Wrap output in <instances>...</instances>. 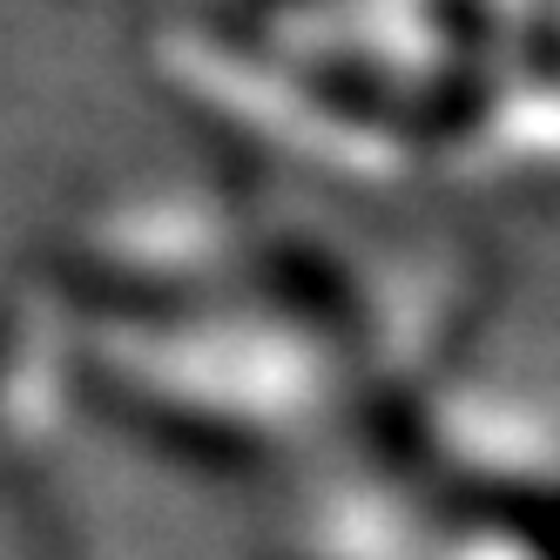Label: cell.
<instances>
[{"label": "cell", "mask_w": 560, "mask_h": 560, "mask_svg": "<svg viewBox=\"0 0 560 560\" xmlns=\"http://www.w3.org/2000/svg\"><path fill=\"white\" fill-rule=\"evenodd\" d=\"M155 61L170 68V82L217 108L230 129H244L250 142L277 149L284 163H311V170H345V176H378L406 163L378 122H358V115L331 108L325 95H311L304 68L291 61H264L244 55L230 42H210V34H163L155 42Z\"/></svg>", "instance_id": "2"}, {"label": "cell", "mask_w": 560, "mask_h": 560, "mask_svg": "<svg viewBox=\"0 0 560 560\" xmlns=\"http://www.w3.org/2000/svg\"><path fill=\"white\" fill-rule=\"evenodd\" d=\"M95 250L108 264L142 270H210L223 257V217L203 196H142V203L102 217Z\"/></svg>", "instance_id": "3"}, {"label": "cell", "mask_w": 560, "mask_h": 560, "mask_svg": "<svg viewBox=\"0 0 560 560\" xmlns=\"http://www.w3.org/2000/svg\"><path fill=\"white\" fill-rule=\"evenodd\" d=\"M115 358L129 378H149L203 412L230 419H298L317 406L325 351L284 317H163V325L115 331Z\"/></svg>", "instance_id": "1"}]
</instances>
